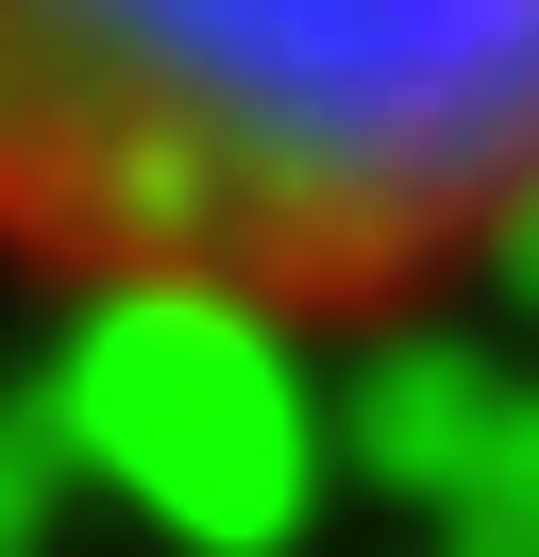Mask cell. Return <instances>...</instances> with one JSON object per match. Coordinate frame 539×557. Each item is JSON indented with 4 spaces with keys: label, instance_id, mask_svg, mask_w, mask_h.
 Wrapping results in <instances>:
<instances>
[{
    "label": "cell",
    "instance_id": "6da1fadb",
    "mask_svg": "<svg viewBox=\"0 0 539 557\" xmlns=\"http://www.w3.org/2000/svg\"><path fill=\"white\" fill-rule=\"evenodd\" d=\"M539 237V0H0V271L85 321L371 338Z\"/></svg>",
    "mask_w": 539,
    "mask_h": 557
}]
</instances>
